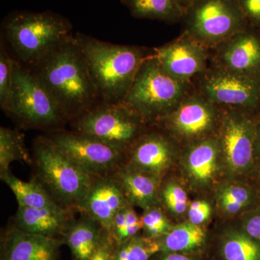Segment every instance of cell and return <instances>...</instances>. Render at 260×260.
Instances as JSON below:
<instances>
[{"label":"cell","instance_id":"10","mask_svg":"<svg viewBox=\"0 0 260 260\" xmlns=\"http://www.w3.org/2000/svg\"><path fill=\"white\" fill-rule=\"evenodd\" d=\"M49 138L65 155L94 177L113 174L124 164V153L91 135L60 129Z\"/></svg>","mask_w":260,"mask_h":260},{"label":"cell","instance_id":"23","mask_svg":"<svg viewBox=\"0 0 260 260\" xmlns=\"http://www.w3.org/2000/svg\"><path fill=\"white\" fill-rule=\"evenodd\" d=\"M208 235L203 225L189 221L173 225L160 239V252H179L196 254L204 249Z\"/></svg>","mask_w":260,"mask_h":260},{"label":"cell","instance_id":"2","mask_svg":"<svg viewBox=\"0 0 260 260\" xmlns=\"http://www.w3.org/2000/svg\"><path fill=\"white\" fill-rule=\"evenodd\" d=\"M74 38L101 102H122L140 66L150 55L142 48L102 42L83 34H75Z\"/></svg>","mask_w":260,"mask_h":260},{"label":"cell","instance_id":"24","mask_svg":"<svg viewBox=\"0 0 260 260\" xmlns=\"http://www.w3.org/2000/svg\"><path fill=\"white\" fill-rule=\"evenodd\" d=\"M135 18L176 23L184 18L185 11L177 0H120Z\"/></svg>","mask_w":260,"mask_h":260},{"label":"cell","instance_id":"34","mask_svg":"<svg viewBox=\"0 0 260 260\" xmlns=\"http://www.w3.org/2000/svg\"><path fill=\"white\" fill-rule=\"evenodd\" d=\"M116 245L112 234L104 229L99 245L89 260H113Z\"/></svg>","mask_w":260,"mask_h":260},{"label":"cell","instance_id":"27","mask_svg":"<svg viewBox=\"0 0 260 260\" xmlns=\"http://www.w3.org/2000/svg\"><path fill=\"white\" fill-rule=\"evenodd\" d=\"M14 161L30 164L31 160L24 143L23 135L18 129L0 128V174L10 171Z\"/></svg>","mask_w":260,"mask_h":260},{"label":"cell","instance_id":"33","mask_svg":"<svg viewBox=\"0 0 260 260\" xmlns=\"http://www.w3.org/2000/svg\"><path fill=\"white\" fill-rule=\"evenodd\" d=\"M241 223L243 230L260 243V205L243 213Z\"/></svg>","mask_w":260,"mask_h":260},{"label":"cell","instance_id":"22","mask_svg":"<svg viewBox=\"0 0 260 260\" xmlns=\"http://www.w3.org/2000/svg\"><path fill=\"white\" fill-rule=\"evenodd\" d=\"M104 230L100 224L85 214L74 220L64 239L75 260L90 259L99 245Z\"/></svg>","mask_w":260,"mask_h":260},{"label":"cell","instance_id":"1","mask_svg":"<svg viewBox=\"0 0 260 260\" xmlns=\"http://www.w3.org/2000/svg\"><path fill=\"white\" fill-rule=\"evenodd\" d=\"M30 69L68 120H74L101 102L74 35Z\"/></svg>","mask_w":260,"mask_h":260},{"label":"cell","instance_id":"39","mask_svg":"<svg viewBox=\"0 0 260 260\" xmlns=\"http://www.w3.org/2000/svg\"><path fill=\"white\" fill-rule=\"evenodd\" d=\"M177 1L179 2V5H181V8L184 9L186 13V10L192 6L198 0H177Z\"/></svg>","mask_w":260,"mask_h":260},{"label":"cell","instance_id":"7","mask_svg":"<svg viewBox=\"0 0 260 260\" xmlns=\"http://www.w3.org/2000/svg\"><path fill=\"white\" fill-rule=\"evenodd\" d=\"M259 119L250 112L227 109L220 113L218 137L222 167L230 177L254 175L258 167L255 155Z\"/></svg>","mask_w":260,"mask_h":260},{"label":"cell","instance_id":"14","mask_svg":"<svg viewBox=\"0 0 260 260\" xmlns=\"http://www.w3.org/2000/svg\"><path fill=\"white\" fill-rule=\"evenodd\" d=\"M206 48L184 32L177 40L155 49L154 56L169 75L189 83L194 75L205 71Z\"/></svg>","mask_w":260,"mask_h":260},{"label":"cell","instance_id":"26","mask_svg":"<svg viewBox=\"0 0 260 260\" xmlns=\"http://www.w3.org/2000/svg\"><path fill=\"white\" fill-rule=\"evenodd\" d=\"M219 251L223 260H260V243L242 228L229 229L222 234Z\"/></svg>","mask_w":260,"mask_h":260},{"label":"cell","instance_id":"38","mask_svg":"<svg viewBox=\"0 0 260 260\" xmlns=\"http://www.w3.org/2000/svg\"><path fill=\"white\" fill-rule=\"evenodd\" d=\"M255 177L256 184L255 186L256 192H257L258 197L260 201V164H258L257 169H256L255 173L254 174Z\"/></svg>","mask_w":260,"mask_h":260},{"label":"cell","instance_id":"11","mask_svg":"<svg viewBox=\"0 0 260 260\" xmlns=\"http://www.w3.org/2000/svg\"><path fill=\"white\" fill-rule=\"evenodd\" d=\"M200 89L215 105L250 112L260 107V79L219 67L203 73Z\"/></svg>","mask_w":260,"mask_h":260},{"label":"cell","instance_id":"30","mask_svg":"<svg viewBox=\"0 0 260 260\" xmlns=\"http://www.w3.org/2000/svg\"><path fill=\"white\" fill-rule=\"evenodd\" d=\"M141 218L145 236L156 240L165 235L174 225L160 205L144 210Z\"/></svg>","mask_w":260,"mask_h":260},{"label":"cell","instance_id":"35","mask_svg":"<svg viewBox=\"0 0 260 260\" xmlns=\"http://www.w3.org/2000/svg\"><path fill=\"white\" fill-rule=\"evenodd\" d=\"M248 23L260 25V0H239Z\"/></svg>","mask_w":260,"mask_h":260},{"label":"cell","instance_id":"3","mask_svg":"<svg viewBox=\"0 0 260 260\" xmlns=\"http://www.w3.org/2000/svg\"><path fill=\"white\" fill-rule=\"evenodd\" d=\"M2 28L19 60L30 68L73 37L70 20L52 11L13 12Z\"/></svg>","mask_w":260,"mask_h":260},{"label":"cell","instance_id":"6","mask_svg":"<svg viewBox=\"0 0 260 260\" xmlns=\"http://www.w3.org/2000/svg\"><path fill=\"white\" fill-rule=\"evenodd\" d=\"M3 111L25 129L58 131L69 121L32 70L15 59L11 93Z\"/></svg>","mask_w":260,"mask_h":260},{"label":"cell","instance_id":"31","mask_svg":"<svg viewBox=\"0 0 260 260\" xmlns=\"http://www.w3.org/2000/svg\"><path fill=\"white\" fill-rule=\"evenodd\" d=\"M14 59L7 52L3 40L0 47V105L4 110L9 101L13 83Z\"/></svg>","mask_w":260,"mask_h":260},{"label":"cell","instance_id":"8","mask_svg":"<svg viewBox=\"0 0 260 260\" xmlns=\"http://www.w3.org/2000/svg\"><path fill=\"white\" fill-rule=\"evenodd\" d=\"M73 121L78 133L91 135L124 153L141 136L146 122L123 102H99Z\"/></svg>","mask_w":260,"mask_h":260},{"label":"cell","instance_id":"18","mask_svg":"<svg viewBox=\"0 0 260 260\" xmlns=\"http://www.w3.org/2000/svg\"><path fill=\"white\" fill-rule=\"evenodd\" d=\"M73 210L59 205L40 209L18 207L13 220V228L22 232L59 239L60 237H64L74 222Z\"/></svg>","mask_w":260,"mask_h":260},{"label":"cell","instance_id":"21","mask_svg":"<svg viewBox=\"0 0 260 260\" xmlns=\"http://www.w3.org/2000/svg\"><path fill=\"white\" fill-rule=\"evenodd\" d=\"M219 210L226 216L242 215L260 205L254 185L242 181H225L217 186L215 191Z\"/></svg>","mask_w":260,"mask_h":260},{"label":"cell","instance_id":"20","mask_svg":"<svg viewBox=\"0 0 260 260\" xmlns=\"http://www.w3.org/2000/svg\"><path fill=\"white\" fill-rule=\"evenodd\" d=\"M122 188L126 201L144 210L160 205L159 190L162 181L158 178L132 169L123 164L114 173Z\"/></svg>","mask_w":260,"mask_h":260},{"label":"cell","instance_id":"37","mask_svg":"<svg viewBox=\"0 0 260 260\" xmlns=\"http://www.w3.org/2000/svg\"><path fill=\"white\" fill-rule=\"evenodd\" d=\"M255 155L258 164H260V118L258 121L257 129H256Z\"/></svg>","mask_w":260,"mask_h":260},{"label":"cell","instance_id":"25","mask_svg":"<svg viewBox=\"0 0 260 260\" xmlns=\"http://www.w3.org/2000/svg\"><path fill=\"white\" fill-rule=\"evenodd\" d=\"M0 178L13 191L18 207L40 209L58 205L37 179L22 181L10 171L0 174Z\"/></svg>","mask_w":260,"mask_h":260},{"label":"cell","instance_id":"4","mask_svg":"<svg viewBox=\"0 0 260 260\" xmlns=\"http://www.w3.org/2000/svg\"><path fill=\"white\" fill-rule=\"evenodd\" d=\"M38 181L58 205L77 210L95 177L68 158L49 138L34 142Z\"/></svg>","mask_w":260,"mask_h":260},{"label":"cell","instance_id":"29","mask_svg":"<svg viewBox=\"0 0 260 260\" xmlns=\"http://www.w3.org/2000/svg\"><path fill=\"white\" fill-rule=\"evenodd\" d=\"M159 202L173 216L180 217L187 212L189 203L186 189L175 179L160 183Z\"/></svg>","mask_w":260,"mask_h":260},{"label":"cell","instance_id":"28","mask_svg":"<svg viewBox=\"0 0 260 260\" xmlns=\"http://www.w3.org/2000/svg\"><path fill=\"white\" fill-rule=\"evenodd\" d=\"M160 251L158 240L136 235L117 244L113 260H150Z\"/></svg>","mask_w":260,"mask_h":260},{"label":"cell","instance_id":"32","mask_svg":"<svg viewBox=\"0 0 260 260\" xmlns=\"http://www.w3.org/2000/svg\"><path fill=\"white\" fill-rule=\"evenodd\" d=\"M213 208L209 202L199 200L191 203L188 207V221L195 225H203L211 217Z\"/></svg>","mask_w":260,"mask_h":260},{"label":"cell","instance_id":"16","mask_svg":"<svg viewBox=\"0 0 260 260\" xmlns=\"http://www.w3.org/2000/svg\"><path fill=\"white\" fill-rule=\"evenodd\" d=\"M127 203L122 188L113 174L93 179L78 210L111 232L114 217Z\"/></svg>","mask_w":260,"mask_h":260},{"label":"cell","instance_id":"9","mask_svg":"<svg viewBox=\"0 0 260 260\" xmlns=\"http://www.w3.org/2000/svg\"><path fill=\"white\" fill-rule=\"evenodd\" d=\"M184 18L186 34L205 47H218L248 23L239 0H198Z\"/></svg>","mask_w":260,"mask_h":260},{"label":"cell","instance_id":"19","mask_svg":"<svg viewBox=\"0 0 260 260\" xmlns=\"http://www.w3.org/2000/svg\"><path fill=\"white\" fill-rule=\"evenodd\" d=\"M61 243L13 228L4 238L2 260H56Z\"/></svg>","mask_w":260,"mask_h":260},{"label":"cell","instance_id":"15","mask_svg":"<svg viewBox=\"0 0 260 260\" xmlns=\"http://www.w3.org/2000/svg\"><path fill=\"white\" fill-rule=\"evenodd\" d=\"M181 169L194 189H207L211 186L223 169L217 135L191 143L181 158Z\"/></svg>","mask_w":260,"mask_h":260},{"label":"cell","instance_id":"12","mask_svg":"<svg viewBox=\"0 0 260 260\" xmlns=\"http://www.w3.org/2000/svg\"><path fill=\"white\" fill-rule=\"evenodd\" d=\"M215 106L202 93L187 94L157 122L174 138L193 143L210 136L218 128L220 114Z\"/></svg>","mask_w":260,"mask_h":260},{"label":"cell","instance_id":"13","mask_svg":"<svg viewBox=\"0 0 260 260\" xmlns=\"http://www.w3.org/2000/svg\"><path fill=\"white\" fill-rule=\"evenodd\" d=\"M176 156L172 140L160 133L145 132L126 152L124 164L162 181Z\"/></svg>","mask_w":260,"mask_h":260},{"label":"cell","instance_id":"5","mask_svg":"<svg viewBox=\"0 0 260 260\" xmlns=\"http://www.w3.org/2000/svg\"><path fill=\"white\" fill-rule=\"evenodd\" d=\"M188 83L169 75L153 54L141 64L122 102L146 123L157 122L187 95Z\"/></svg>","mask_w":260,"mask_h":260},{"label":"cell","instance_id":"36","mask_svg":"<svg viewBox=\"0 0 260 260\" xmlns=\"http://www.w3.org/2000/svg\"><path fill=\"white\" fill-rule=\"evenodd\" d=\"M157 260H198L194 254L179 252H159Z\"/></svg>","mask_w":260,"mask_h":260},{"label":"cell","instance_id":"17","mask_svg":"<svg viewBox=\"0 0 260 260\" xmlns=\"http://www.w3.org/2000/svg\"><path fill=\"white\" fill-rule=\"evenodd\" d=\"M218 66L260 79V35L243 30L218 47Z\"/></svg>","mask_w":260,"mask_h":260}]
</instances>
